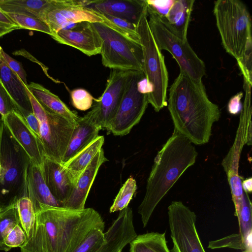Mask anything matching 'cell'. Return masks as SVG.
I'll use <instances>...</instances> for the list:
<instances>
[{"instance_id": "cell-47", "label": "cell", "mask_w": 252, "mask_h": 252, "mask_svg": "<svg viewBox=\"0 0 252 252\" xmlns=\"http://www.w3.org/2000/svg\"><path fill=\"white\" fill-rule=\"evenodd\" d=\"M0 171H1V166H0Z\"/></svg>"}, {"instance_id": "cell-45", "label": "cell", "mask_w": 252, "mask_h": 252, "mask_svg": "<svg viewBox=\"0 0 252 252\" xmlns=\"http://www.w3.org/2000/svg\"><path fill=\"white\" fill-rule=\"evenodd\" d=\"M242 186L243 190L246 192H251L252 191V179L250 178L242 182Z\"/></svg>"}, {"instance_id": "cell-11", "label": "cell", "mask_w": 252, "mask_h": 252, "mask_svg": "<svg viewBox=\"0 0 252 252\" xmlns=\"http://www.w3.org/2000/svg\"><path fill=\"white\" fill-rule=\"evenodd\" d=\"M142 71H132L118 109L105 129L116 136H124L141 120L149 103L147 94L139 92L138 81L145 76Z\"/></svg>"}, {"instance_id": "cell-15", "label": "cell", "mask_w": 252, "mask_h": 252, "mask_svg": "<svg viewBox=\"0 0 252 252\" xmlns=\"http://www.w3.org/2000/svg\"><path fill=\"white\" fill-rule=\"evenodd\" d=\"M1 119L13 138L28 155L31 162L41 168L44 155L43 146L24 117L14 111Z\"/></svg>"}, {"instance_id": "cell-30", "label": "cell", "mask_w": 252, "mask_h": 252, "mask_svg": "<svg viewBox=\"0 0 252 252\" xmlns=\"http://www.w3.org/2000/svg\"><path fill=\"white\" fill-rule=\"evenodd\" d=\"M237 217L239 226V233L245 239L252 237V204L245 192L241 206L235 213Z\"/></svg>"}, {"instance_id": "cell-21", "label": "cell", "mask_w": 252, "mask_h": 252, "mask_svg": "<svg viewBox=\"0 0 252 252\" xmlns=\"http://www.w3.org/2000/svg\"><path fill=\"white\" fill-rule=\"evenodd\" d=\"M27 192L35 214L41 204L63 207L62 204L53 196L47 187L41 168L32 162L28 170Z\"/></svg>"}, {"instance_id": "cell-31", "label": "cell", "mask_w": 252, "mask_h": 252, "mask_svg": "<svg viewBox=\"0 0 252 252\" xmlns=\"http://www.w3.org/2000/svg\"><path fill=\"white\" fill-rule=\"evenodd\" d=\"M21 29L42 32L52 37V33L48 25L41 19L31 15L20 14L6 13Z\"/></svg>"}, {"instance_id": "cell-13", "label": "cell", "mask_w": 252, "mask_h": 252, "mask_svg": "<svg viewBox=\"0 0 252 252\" xmlns=\"http://www.w3.org/2000/svg\"><path fill=\"white\" fill-rule=\"evenodd\" d=\"M132 71L111 69L105 89L98 99L94 98L96 120L101 129L105 128L115 115L121 102Z\"/></svg>"}, {"instance_id": "cell-10", "label": "cell", "mask_w": 252, "mask_h": 252, "mask_svg": "<svg viewBox=\"0 0 252 252\" xmlns=\"http://www.w3.org/2000/svg\"><path fill=\"white\" fill-rule=\"evenodd\" d=\"M92 0H51L40 15L53 36L61 30H67L83 22L103 23L115 30V26L103 14L91 8Z\"/></svg>"}, {"instance_id": "cell-26", "label": "cell", "mask_w": 252, "mask_h": 252, "mask_svg": "<svg viewBox=\"0 0 252 252\" xmlns=\"http://www.w3.org/2000/svg\"><path fill=\"white\" fill-rule=\"evenodd\" d=\"M129 244V252H171L167 245L165 232L137 235Z\"/></svg>"}, {"instance_id": "cell-38", "label": "cell", "mask_w": 252, "mask_h": 252, "mask_svg": "<svg viewBox=\"0 0 252 252\" xmlns=\"http://www.w3.org/2000/svg\"><path fill=\"white\" fill-rule=\"evenodd\" d=\"M14 111L21 114L14 100L0 81V114L3 117Z\"/></svg>"}, {"instance_id": "cell-48", "label": "cell", "mask_w": 252, "mask_h": 252, "mask_svg": "<svg viewBox=\"0 0 252 252\" xmlns=\"http://www.w3.org/2000/svg\"></svg>"}, {"instance_id": "cell-41", "label": "cell", "mask_w": 252, "mask_h": 252, "mask_svg": "<svg viewBox=\"0 0 252 252\" xmlns=\"http://www.w3.org/2000/svg\"><path fill=\"white\" fill-rule=\"evenodd\" d=\"M243 96L242 92H239L234 95L229 100L228 104L229 112L233 115L238 114L242 109L241 99Z\"/></svg>"}, {"instance_id": "cell-46", "label": "cell", "mask_w": 252, "mask_h": 252, "mask_svg": "<svg viewBox=\"0 0 252 252\" xmlns=\"http://www.w3.org/2000/svg\"><path fill=\"white\" fill-rule=\"evenodd\" d=\"M242 252H252V245H250L248 248Z\"/></svg>"}, {"instance_id": "cell-6", "label": "cell", "mask_w": 252, "mask_h": 252, "mask_svg": "<svg viewBox=\"0 0 252 252\" xmlns=\"http://www.w3.org/2000/svg\"><path fill=\"white\" fill-rule=\"evenodd\" d=\"M147 11L137 24V32L141 45L144 63V72L151 92L148 100L156 112L167 105L166 92L168 74L162 55L156 43L147 19Z\"/></svg>"}, {"instance_id": "cell-12", "label": "cell", "mask_w": 252, "mask_h": 252, "mask_svg": "<svg viewBox=\"0 0 252 252\" xmlns=\"http://www.w3.org/2000/svg\"><path fill=\"white\" fill-rule=\"evenodd\" d=\"M173 247L171 252H206L196 227V215L182 201H173L168 207Z\"/></svg>"}, {"instance_id": "cell-35", "label": "cell", "mask_w": 252, "mask_h": 252, "mask_svg": "<svg viewBox=\"0 0 252 252\" xmlns=\"http://www.w3.org/2000/svg\"><path fill=\"white\" fill-rule=\"evenodd\" d=\"M70 97L73 106L78 110L86 111L92 106L94 98L86 90L78 88L72 90Z\"/></svg>"}, {"instance_id": "cell-20", "label": "cell", "mask_w": 252, "mask_h": 252, "mask_svg": "<svg viewBox=\"0 0 252 252\" xmlns=\"http://www.w3.org/2000/svg\"><path fill=\"white\" fill-rule=\"evenodd\" d=\"M89 6L102 14L120 18L137 25L147 11L146 0H92Z\"/></svg>"}, {"instance_id": "cell-25", "label": "cell", "mask_w": 252, "mask_h": 252, "mask_svg": "<svg viewBox=\"0 0 252 252\" xmlns=\"http://www.w3.org/2000/svg\"><path fill=\"white\" fill-rule=\"evenodd\" d=\"M104 142V136L98 135L81 151L67 162L63 164L70 174L74 184L80 175L102 149Z\"/></svg>"}, {"instance_id": "cell-43", "label": "cell", "mask_w": 252, "mask_h": 252, "mask_svg": "<svg viewBox=\"0 0 252 252\" xmlns=\"http://www.w3.org/2000/svg\"><path fill=\"white\" fill-rule=\"evenodd\" d=\"M20 29L18 26L0 24V38L14 30Z\"/></svg>"}, {"instance_id": "cell-32", "label": "cell", "mask_w": 252, "mask_h": 252, "mask_svg": "<svg viewBox=\"0 0 252 252\" xmlns=\"http://www.w3.org/2000/svg\"><path fill=\"white\" fill-rule=\"evenodd\" d=\"M21 226L28 237L33 227L35 214L32 203L28 196L23 197L17 202Z\"/></svg>"}, {"instance_id": "cell-3", "label": "cell", "mask_w": 252, "mask_h": 252, "mask_svg": "<svg viewBox=\"0 0 252 252\" xmlns=\"http://www.w3.org/2000/svg\"><path fill=\"white\" fill-rule=\"evenodd\" d=\"M197 154L190 140L174 130L154 158L145 196L138 208L144 227L159 202L185 171L195 163Z\"/></svg>"}, {"instance_id": "cell-29", "label": "cell", "mask_w": 252, "mask_h": 252, "mask_svg": "<svg viewBox=\"0 0 252 252\" xmlns=\"http://www.w3.org/2000/svg\"><path fill=\"white\" fill-rule=\"evenodd\" d=\"M137 189L135 180L129 177L120 189L113 204L110 208V213L122 211L128 207Z\"/></svg>"}, {"instance_id": "cell-40", "label": "cell", "mask_w": 252, "mask_h": 252, "mask_svg": "<svg viewBox=\"0 0 252 252\" xmlns=\"http://www.w3.org/2000/svg\"><path fill=\"white\" fill-rule=\"evenodd\" d=\"M0 54L6 64L20 78L26 86L28 85L27 74L21 63L17 61L6 54L0 46Z\"/></svg>"}, {"instance_id": "cell-24", "label": "cell", "mask_w": 252, "mask_h": 252, "mask_svg": "<svg viewBox=\"0 0 252 252\" xmlns=\"http://www.w3.org/2000/svg\"><path fill=\"white\" fill-rule=\"evenodd\" d=\"M194 2V0H175L164 18L170 28L184 40H187V31Z\"/></svg>"}, {"instance_id": "cell-1", "label": "cell", "mask_w": 252, "mask_h": 252, "mask_svg": "<svg viewBox=\"0 0 252 252\" xmlns=\"http://www.w3.org/2000/svg\"><path fill=\"white\" fill-rule=\"evenodd\" d=\"M105 228L93 208L73 210L41 204L21 252H73L94 229Z\"/></svg>"}, {"instance_id": "cell-4", "label": "cell", "mask_w": 252, "mask_h": 252, "mask_svg": "<svg viewBox=\"0 0 252 252\" xmlns=\"http://www.w3.org/2000/svg\"><path fill=\"white\" fill-rule=\"evenodd\" d=\"M31 160L0 121V208L28 196L27 174Z\"/></svg>"}, {"instance_id": "cell-23", "label": "cell", "mask_w": 252, "mask_h": 252, "mask_svg": "<svg viewBox=\"0 0 252 252\" xmlns=\"http://www.w3.org/2000/svg\"><path fill=\"white\" fill-rule=\"evenodd\" d=\"M26 87L44 107L75 125L80 117L57 95L38 83L31 82Z\"/></svg>"}, {"instance_id": "cell-44", "label": "cell", "mask_w": 252, "mask_h": 252, "mask_svg": "<svg viewBox=\"0 0 252 252\" xmlns=\"http://www.w3.org/2000/svg\"><path fill=\"white\" fill-rule=\"evenodd\" d=\"M0 24L17 26L14 21L0 8Z\"/></svg>"}, {"instance_id": "cell-18", "label": "cell", "mask_w": 252, "mask_h": 252, "mask_svg": "<svg viewBox=\"0 0 252 252\" xmlns=\"http://www.w3.org/2000/svg\"><path fill=\"white\" fill-rule=\"evenodd\" d=\"M100 129L93 108L83 117H80L75 125L62 164L67 162L94 141L98 136Z\"/></svg>"}, {"instance_id": "cell-22", "label": "cell", "mask_w": 252, "mask_h": 252, "mask_svg": "<svg viewBox=\"0 0 252 252\" xmlns=\"http://www.w3.org/2000/svg\"><path fill=\"white\" fill-rule=\"evenodd\" d=\"M0 81L25 118L32 113L26 86L20 78L6 64L0 54Z\"/></svg>"}, {"instance_id": "cell-17", "label": "cell", "mask_w": 252, "mask_h": 252, "mask_svg": "<svg viewBox=\"0 0 252 252\" xmlns=\"http://www.w3.org/2000/svg\"><path fill=\"white\" fill-rule=\"evenodd\" d=\"M41 169L52 194L63 207L74 188L75 184L73 179L63 164L45 155L43 156Z\"/></svg>"}, {"instance_id": "cell-2", "label": "cell", "mask_w": 252, "mask_h": 252, "mask_svg": "<svg viewBox=\"0 0 252 252\" xmlns=\"http://www.w3.org/2000/svg\"><path fill=\"white\" fill-rule=\"evenodd\" d=\"M168 109L174 129L195 145L206 144L219 121L218 106L208 98L202 80L180 71L169 89Z\"/></svg>"}, {"instance_id": "cell-37", "label": "cell", "mask_w": 252, "mask_h": 252, "mask_svg": "<svg viewBox=\"0 0 252 252\" xmlns=\"http://www.w3.org/2000/svg\"><path fill=\"white\" fill-rule=\"evenodd\" d=\"M27 240V236L20 225H16L7 234L3 244L8 251L12 248L21 247Z\"/></svg>"}, {"instance_id": "cell-19", "label": "cell", "mask_w": 252, "mask_h": 252, "mask_svg": "<svg viewBox=\"0 0 252 252\" xmlns=\"http://www.w3.org/2000/svg\"><path fill=\"white\" fill-rule=\"evenodd\" d=\"M107 161L108 159L102 148L80 175L71 195L63 204V207L73 210L85 208L86 199L98 171L101 165Z\"/></svg>"}, {"instance_id": "cell-5", "label": "cell", "mask_w": 252, "mask_h": 252, "mask_svg": "<svg viewBox=\"0 0 252 252\" xmlns=\"http://www.w3.org/2000/svg\"><path fill=\"white\" fill-rule=\"evenodd\" d=\"M213 13L224 49L239 60L252 38L251 19L247 7L238 0H219L214 3Z\"/></svg>"}, {"instance_id": "cell-39", "label": "cell", "mask_w": 252, "mask_h": 252, "mask_svg": "<svg viewBox=\"0 0 252 252\" xmlns=\"http://www.w3.org/2000/svg\"><path fill=\"white\" fill-rule=\"evenodd\" d=\"M175 0H146L148 12L165 18Z\"/></svg>"}, {"instance_id": "cell-16", "label": "cell", "mask_w": 252, "mask_h": 252, "mask_svg": "<svg viewBox=\"0 0 252 252\" xmlns=\"http://www.w3.org/2000/svg\"><path fill=\"white\" fill-rule=\"evenodd\" d=\"M132 209L127 207L105 232V242L96 252H120L136 236Z\"/></svg>"}, {"instance_id": "cell-8", "label": "cell", "mask_w": 252, "mask_h": 252, "mask_svg": "<svg viewBox=\"0 0 252 252\" xmlns=\"http://www.w3.org/2000/svg\"><path fill=\"white\" fill-rule=\"evenodd\" d=\"M148 24L160 51L169 52L179 65L180 71L192 78L202 80L205 73V65L189 44L180 38L169 27L164 18L147 12Z\"/></svg>"}, {"instance_id": "cell-34", "label": "cell", "mask_w": 252, "mask_h": 252, "mask_svg": "<svg viewBox=\"0 0 252 252\" xmlns=\"http://www.w3.org/2000/svg\"><path fill=\"white\" fill-rule=\"evenodd\" d=\"M104 228L93 230L73 252H96L105 242Z\"/></svg>"}, {"instance_id": "cell-33", "label": "cell", "mask_w": 252, "mask_h": 252, "mask_svg": "<svg viewBox=\"0 0 252 252\" xmlns=\"http://www.w3.org/2000/svg\"><path fill=\"white\" fill-rule=\"evenodd\" d=\"M250 245H252V237L246 240L238 233L210 241L208 247L211 249L229 248L245 251Z\"/></svg>"}, {"instance_id": "cell-7", "label": "cell", "mask_w": 252, "mask_h": 252, "mask_svg": "<svg viewBox=\"0 0 252 252\" xmlns=\"http://www.w3.org/2000/svg\"><path fill=\"white\" fill-rule=\"evenodd\" d=\"M92 25L102 40L100 54L104 66L111 69L144 72L140 43L103 23H94Z\"/></svg>"}, {"instance_id": "cell-27", "label": "cell", "mask_w": 252, "mask_h": 252, "mask_svg": "<svg viewBox=\"0 0 252 252\" xmlns=\"http://www.w3.org/2000/svg\"><path fill=\"white\" fill-rule=\"evenodd\" d=\"M51 0H0V8L5 13L40 15Z\"/></svg>"}, {"instance_id": "cell-28", "label": "cell", "mask_w": 252, "mask_h": 252, "mask_svg": "<svg viewBox=\"0 0 252 252\" xmlns=\"http://www.w3.org/2000/svg\"><path fill=\"white\" fill-rule=\"evenodd\" d=\"M18 224L20 225V222L17 202L0 208V251H9L4 245L3 241L11 230Z\"/></svg>"}, {"instance_id": "cell-9", "label": "cell", "mask_w": 252, "mask_h": 252, "mask_svg": "<svg viewBox=\"0 0 252 252\" xmlns=\"http://www.w3.org/2000/svg\"><path fill=\"white\" fill-rule=\"evenodd\" d=\"M26 90L33 113L39 122L40 140L44 155L62 163L75 125L46 109Z\"/></svg>"}, {"instance_id": "cell-14", "label": "cell", "mask_w": 252, "mask_h": 252, "mask_svg": "<svg viewBox=\"0 0 252 252\" xmlns=\"http://www.w3.org/2000/svg\"><path fill=\"white\" fill-rule=\"evenodd\" d=\"M52 38L57 42L76 48L88 56L99 54L102 42L92 23L83 22L67 30H61Z\"/></svg>"}, {"instance_id": "cell-42", "label": "cell", "mask_w": 252, "mask_h": 252, "mask_svg": "<svg viewBox=\"0 0 252 252\" xmlns=\"http://www.w3.org/2000/svg\"><path fill=\"white\" fill-rule=\"evenodd\" d=\"M24 118L29 127L40 140V124L36 116L32 112Z\"/></svg>"}, {"instance_id": "cell-36", "label": "cell", "mask_w": 252, "mask_h": 252, "mask_svg": "<svg viewBox=\"0 0 252 252\" xmlns=\"http://www.w3.org/2000/svg\"><path fill=\"white\" fill-rule=\"evenodd\" d=\"M252 38H250L242 58L237 61L244 80L252 85Z\"/></svg>"}]
</instances>
